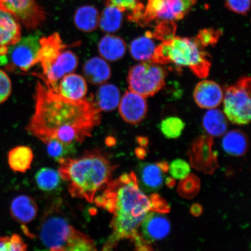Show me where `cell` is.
Here are the masks:
<instances>
[{
	"instance_id": "1",
	"label": "cell",
	"mask_w": 251,
	"mask_h": 251,
	"mask_svg": "<svg viewBox=\"0 0 251 251\" xmlns=\"http://www.w3.org/2000/svg\"><path fill=\"white\" fill-rule=\"evenodd\" d=\"M34 98V112L26 130L45 144L51 139L70 145L82 143L101 122L95 102L65 99L39 81Z\"/></svg>"
},
{
	"instance_id": "2",
	"label": "cell",
	"mask_w": 251,
	"mask_h": 251,
	"mask_svg": "<svg viewBox=\"0 0 251 251\" xmlns=\"http://www.w3.org/2000/svg\"><path fill=\"white\" fill-rule=\"evenodd\" d=\"M93 202L113 215L111 234L103 251L115 249L121 240H133L139 234L138 228L141 223L152 211L150 199L140 189L133 172L110 181Z\"/></svg>"
},
{
	"instance_id": "3",
	"label": "cell",
	"mask_w": 251,
	"mask_h": 251,
	"mask_svg": "<svg viewBox=\"0 0 251 251\" xmlns=\"http://www.w3.org/2000/svg\"><path fill=\"white\" fill-rule=\"evenodd\" d=\"M58 172L68 183L72 197L92 202L96 194L111 180L116 166L101 151H89L76 158L58 160Z\"/></svg>"
},
{
	"instance_id": "4",
	"label": "cell",
	"mask_w": 251,
	"mask_h": 251,
	"mask_svg": "<svg viewBox=\"0 0 251 251\" xmlns=\"http://www.w3.org/2000/svg\"><path fill=\"white\" fill-rule=\"evenodd\" d=\"M61 205L56 201L44 213L39 228V237L44 246L51 251H96L92 238L72 226L65 218Z\"/></svg>"
},
{
	"instance_id": "5",
	"label": "cell",
	"mask_w": 251,
	"mask_h": 251,
	"mask_svg": "<svg viewBox=\"0 0 251 251\" xmlns=\"http://www.w3.org/2000/svg\"><path fill=\"white\" fill-rule=\"evenodd\" d=\"M151 61L159 65L174 64L189 68L200 78L208 76L211 62L197 39L174 37L156 47Z\"/></svg>"
},
{
	"instance_id": "6",
	"label": "cell",
	"mask_w": 251,
	"mask_h": 251,
	"mask_svg": "<svg viewBox=\"0 0 251 251\" xmlns=\"http://www.w3.org/2000/svg\"><path fill=\"white\" fill-rule=\"evenodd\" d=\"M166 72L161 65L143 62L130 69L127 83L130 91L144 97H151L165 85Z\"/></svg>"
},
{
	"instance_id": "7",
	"label": "cell",
	"mask_w": 251,
	"mask_h": 251,
	"mask_svg": "<svg viewBox=\"0 0 251 251\" xmlns=\"http://www.w3.org/2000/svg\"><path fill=\"white\" fill-rule=\"evenodd\" d=\"M225 115L232 124H249L251 121V78L243 77L227 88L224 96Z\"/></svg>"
},
{
	"instance_id": "8",
	"label": "cell",
	"mask_w": 251,
	"mask_h": 251,
	"mask_svg": "<svg viewBox=\"0 0 251 251\" xmlns=\"http://www.w3.org/2000/svg\"><path fill=\"white\" fill-rule=\"evenodd\" d=\"M197 0H147L141 26H148L153 21H178L183 19L196 4Z\"/></svg>"
},
{
	"instance_id": "9",
	"label": "cell",
	"mask_w": 251,
	"mask_h": 251,
	"mask_svg": "<svg viewBox=\"0 0 251 251\" xmlns=\"http://www.w3.org/2000/svg\"><path fill=\"white\" fill-rule=\"evenodd\" d=\"M40 49L39 34H34L20 39L8 47L5 55H0V65H7L11 70L26 72L36 65Z\"/></svg>"
},
{
	"instance_id": "10",
	"label": "cell",
	"mask_w": 251,
	"mask_h": 251,
	"mask_svg": "<svg viewBox=\"0 0 251 251\" xmlns=\"http://www.w3.org/2000/svg\"><path fill=\"white\" fill-rule=\"evenodd\" d=\"M0 9L11 14L27 29H36L47 19L46 12L35 0H0Z\"/></svg>"
},
{
	"instance_id": "11",
	"label": "cell",
	"mask_w": 251,
	"mask_h": 251,
	"mask_svg": "<svg viewBox=\"0 0 251 251\" xmlns=\"http://www.w3.org/2000/svg\"><path fill=\"white\" fill-rule=\"evenodd\" d=\"M212 137L203 135L198 138L188 152L191 165L198 171L212 174L218 168L217 155L213 151Z\"/></svg>"
},
{
	"instance_id": "12",
	"label": "cell",
	"mask_w": 251,
	"mask_h": 251,
	"mask_svg": "<svg viewBox=\"0 0 251 251\" xmlns=\"http://www.w3.org/2000/svg\"><path fill=\"white\" fill-rule=\"evenodd\" d=\"M78 64L77 56L73 52L64 50L45 73L38 76L42 78L47 87L57 93L58 81L76 70Z\"/></svg>"
},
{
	"instance_id": "13",
	"label": "cell",
	"mask_w": 251,
	"mask_h": 251,
	"mask_svg": "<svg viewBox=\"0 0 251 251\" xmlns=\"http://www.w3.org/2000/svg\"><path fill=\"white\" fill-rule=\"evenodd\" d=\"M140 226L141 237L149 244L164 240L171 233V223L164 213L151 211Z\"/></svg>"
},
{
	"instance_id": "14",
	"label": "cell",
	"mask_w": 251,
	"mask_h": 251,
	"mask_svg": "<svg viewBox=\"0 0 251 251\" xmlns=\"http://www.w3.org/2000/svg\"><path fill=\"white\" fill-rule=\"evenodd\" d=\"M118 106L122 119L130 124L140 123L145 118L147 112L145 97L130 90L125 92Z\"/></svg>"
},
{
	"instance_id": "15",
	"label": "cell",
	"mask_w": 251,
	"mask_h": 251,
	"mask_svg": "<svg viewBox=\"0 0 251 251\" xmlns=\"http://www.w3.org/2000/svg\"><path fill=\"white\" fill-rule=\"evenodd\" d=\"M66 47L67 46L63 43L58 33L40 39V49L35 63L36 65L40 64L42 66L43 74L45 73Z\"/></svg>"
},
{
	"instance_id": "16",
	"label": "cell",
	"mask_w": 251,
	"mask_h": 251,
	"mask_svg": "<svg viewBox=\"0 0 251 251\" xmlns=\"http://www.w3.org/2000/svg\"><path fill=\"white\" fill-rule=\"evenodd\" d=\"M221 86L215 81L202 80L197 84L194 91V99L200 108L213 109L218 107L224 99Z\"/></svg>"
},
{
	"instance_id": "17",
	"label": "cell",
	"mask_w": 251,
	"mask_h": 251,
	"mask_svg": "<svg viewBox=\"0 0 251 251\" xmlns=\"http://www.w3.org/2000/svg\"><path fill=\"white\" fill-rule=\"evenodd\" d=\"M137 173V183L143 192H155L164 184V172L157 165L141 162L138 166Z\"/></svg>"
},
{
	"instance_id": "18",
	"label": "cell",
	"mask_w": 251,
	"mask_h": 251,
	"mask_svg": "<svg viewBox=\"0 0 251 251\" xmlns=\"http://www.w3.org/2000/svg\"><path fill=\"white\" fill-rule=\"evenodd\" d=\"M85 78L77 74H70L61 78L57 93L64 98L78 101L84 99L87 93Z\"/></svg>"
},
{
	"instance_id": "19",
	"label": "cell",
	"mask_w": 251,
	"mask_h": 251,
	"mask_svg": "<svg viewBox=\"0 0 251 251\" xmlns=\"http://www.w3.org/2000/svg\"><path fill=\"white\" fill-rule=\"evenodd\" d=\"M10 213L15 221L22 225L27 224L36 218L38 206L31 197L18 196L12 201Z\"/></svg>"
},
{
	"instance_id": "20",
	"label": "cell",
	"mask_w": 251,
	"mask_h": 251,
	"mask_svg": "<svg viewBox=\"0 0 251 251\" xmlns=\"http://www.w3.org/2000/svg\"><path fill=\"white\" fill-rule=\"evenodd\" d=\"M21 38L20 23L8 12L0 9V47H8Z\"/></svg>"
},
{
	"instance_id": "21",
	"label": "cell",
	"mask_w": 251,
	"mask_h": 251,
	"mask_svg": "<svg viewBox=\"0 0 251 251\" xmlns=\"http://www.w3.org/2000/svg\"><path fill=\"white\" fill-rule=\"evenodd\" d=\"M84 77L90 83L99 85L105 83L111 76V69L104 59L94 56L83 65Z\"/></svg>"
},
{
	"instance_id": "22",
	"label": "cell",
	"mask_w": 251,
	"mask_h": 251,
	"mask_svg": "<svg viewBox=\"0 0 251 251\" xmlns=\"http://www.w3.org/2000/svg\"><path fill=\"white\" fill-rule=\"evenodd\" d=\"M98 50L103 59L109 61H117L124 56L126 45L121 37L106 34L100 40Z\"/></svg>"
},
{
	"instance_id": "23",
	"label": "cell",
	"mask_w": 251,
	"mask_h": 251,
	"mask_svg": "<svg viewBox=\"0 0 251 251\" xmlns=\"http://www.w3.org/2000/svg\"><path fill=\"white\" fill-rule=\"evenodd\" d=\"M120 100V91L114 84L103 83L97 91L95 103L101 112L114 111Z\"/></svg>"
},
{
	"instance_id": "24",
	"label": "cell",
	"mask_w": 251,
	"mask_h": 251,
	"mask_svg": "<svg viewBox=\"0 0 251 251\" xmlns=\"http://www.w3.org/2000/svg\"><path fill=\"white\" fill-rule=\"evenodd\" d=\"M34 155L32 150L26 146H19L9 151L8 163L9 168L16 173L26 172L31 168Z\"/></svg>"
},
{
	"instance_id": "25",
	"label": "cell",
	"mask_w": 251,
	"mask_h": 251,
	"mask_svg": "<svg viewBox=\"0 0 251 251\" xmlns=\"http://www.w3.org/2000/svg\"><path fill=\"white\" fill-rule=\"evenodd\" d=\"M100 14L92 5H84L75 12L74 23L78 30L89 33L95 30L99 25Z\"/></svg>"
},
{
	"instance_id": "26",
	"label": "cell",
	"mask_w": 251,
	"mask_h": 251,
	"mask_svg": "<svg viewBox=\"0 0 251 251\" xmlns=\"http://www.w3.org/2000/svg\"><path fill=\"white\" fill-rule=\"evenodd\" d=\"M204 129L212 136L219 137L226 132L228 124L224 113L213 108L206 112L202 119Z\"/></svg>"
},
{
	"instance_id": "27",
	"label": "cell",
	"mask_w": 251,
	"mask_h": 251,
	"mask_svg": "<svg viewBox=\"0 0 251 251\" xmlns=\"http://www.w3.org/2000/svg\"><path fill=\"white\" fill-rule=\"evenodd\" d=\"M222 144L226 152L234 156L244 155L249 148L246 135L239 130L228 131L223 139Z\"/></svg>"
},
{
	"instance_id": "28",
	"label": "cell",
	"mask_w": 251,
	"mask_h": 251,
	"mask_svg": "<svg viewBox=\"0 0 251 251\" xmlns=\"http://www.w3.org/2000/svg\"><path fill=\"white\" fill-rule=\"evenodd\" d=\"M156 49L152 37L146 35L137 37L130 45V52L132 57L137 61H151Z\"/></svg>"
},
{
	"instance_id": "29",
	"label": "cell",
	"mask_w": 251,
	"mask_h": 251,
	"mask_svg": "<svg viewBox=\"0 0 251 251\" xmlns=\"http://www.w3.org/2000/svg\"><path fill=\"white\" fill-rule=\"evenodd\" d=\"M123 12L111 5L106 7L100 15L99 25L103 32L115 33L120 29L123 20Z\"/></svg>"
},
{
	"instance_id": "30",
	"label": "cell",
	"mask_w": 251,
	"mask_h": 251,
	"mask_svg": "<svg viewBox=\"0 0 251 251\" xmlns=\"http://www.w3.org/2000/svg\"><path fill=\"white\" fill-rule=\"evenodd\" d=\"M35 180L40 190L51 191L56 190L59 186L61 177L58 171L55 169L43 168L36 173Z\"/></svg>"
},
{
	"instance_id": "31",
	"label": "cell",
	"mask_w": 251,
	"mask_h": 251,
	"mask_svg": "<svg viewBox=\"0 0 251 251\" xmlns=\"http://www.w3.org/2000/svg\"><path fill=\"white\" fill-rule=\"evenodd\" d=\"M106 4L114 6L123 12L129 11L128 20L136 24L142 17L145 8V6L140 0H108Z\"/></svg>"
},
{
	"instance_id": "32",
	"label": "cell",
	"mask_w": 251,
	"mask_h": 251,
	"mask_svg": "<svg viewBox=\"0 0 251 251\" xmlns=\"http://www.w3.org/2000/svg\"><path fill=\"white\" fill-rule=\"evenodd\" d=\"M184 122L178 117H171L164 119L159 128L164 136L168 139H176L181 136L185 127Z\"/></svg>"
},
{
	"instance_id": "33",
	"label": "cell",
	"mask_w": 251,
	"mask_h": 251,
	"mask_svg": "<svg viewBox=\"0 0 251 251\" xmlns=\"http://www.w3.org/2000/svg\"><path fill=\"white\" fill-rule=\"evenodd\" d=\"M200 190V180L197 176L189 174L181 179L177 188V192L185 199H193Z\"/></svg>"
},
{
	"instance_id": "34",
	"label": "cell",
	"mask_w": 251,
	"mask_h": 251,
	"mask_svg": "<svg viewBox=\"0 0 251 251\" xmlns=\"http://www.w3.org/2000/svg\"><path fill=\"white\" fill-rule=\"evenodd\" d=\"M45 144L48 154L56 161L67 157L75 149V145L65 144L56 139L50 140Z\"/></svg>"
},
{
	"instance_id": "35",
	"label": "cell",
	"mask_w": 251,
	"mask_h": 251,
	"mask_svg": "<svg viewBox=\"0 0 251 251\" xmlns=\"http://www.w3.org/2000/svg\"><path fill=\"white\" fill-rule=\"evenodd\" d=\"M176 25L174 21H164L157 25L154 32L152 33L153 38L165 42L175 37Z\"/></svg>"
},
{
	"instance_id": "36",
	"label": "cell",
	"mask_w": 251,
	"mask_h": 251,
	"mask_svg": "<svg viewBox=\"0 0 251 251\" xmlns=\"http://www.w3.org/2000/svg\"><path fill=\"white\" fill-rule=\"evenodd\" d=\"M221 30H215L212 28H208L201 30L198 34L196 39L202 47H208L215 45L217 43L220 37L222 36Z\"/></svg>"
},
{
	"instance_id": "37",
	"label": "cell",
	"mask_w": 251,
	"mask_h": 251,
	"mask_svg": "<svg viewBox=\"0 0 251 251\" xmlns=\"http://www.w3.org/2000/svg\"><path fill=\"white\" fill-rule=\"evenodd\" d=\"M169 170L173 178L181 180L190 174L191 167L184 160L177 159L171 163Z\"/></svg>"
},
{
	"instance_id": "38",
	"label": "cell",
	"mask_w": 251,
	"mask_h": 251,
	"mask_svg": "<svg viewBox=\"0 0 251 251\" xmlns=\"http://www.w3.org/2000/svg\"><path fill=\"white\" fill-rule=\"evenodd\" d=\"M225 5L235 13L246 15L250 10L251 0H225Z\"/></svg>"
},
{
	"instance_id": "39",
	"label": "cell",
	"mask_w": 251,
	"mask_h": 251,
	"mask_svg": "<svg viewBox=\"0 0 251 251\" xmlns=\"http://www.w3.org/2000/svg\"><path fill=\"white\" fill-rule=\"evenodd\" d=\"M11 90L10 78L4 71L0 70V103L5 102L8 99Z\"/></svg>"
},
{
	"instance_id": "40",
	"label": "cell",
	"mask_w": 251,
	"mask_h": 251,
	"mask_svg": "<svg viewBox=\"0 0 251 251\" xmlns=\"http://www.w3.org/2000/svg\"><path fill=\"white\" fill-rule=\"evenodd\" d=\"M150 199L152 203V211L164 213L170 211L168 204L158 195L153 194Z\"/></svg>"
},
{
	"instance_id": "41",
	"label": "cell",
	"mask_w": 251,
	"mask_h": 251,
	"mask_svg": "<svg viewBox=\"0 0 251 251\" xmlns=\"http://www.w3.org/2000/svg\"><path fill=\"white\" fill-rule=\"evenodd\" d=\"M27 248V245L24 243L20 235L15 234L10 236V249H9V251H26Z\"/></svg>"
},
{
	"instance_id": "42",
	"label": "cell",
	"mask_w": 251,
	"mask_h": 251,
	"mask_svg": "<svg viewBox=\"0 0 251 251\" xmlns=\"http://www.w3.org/2000/svg\"><path fill=\"white\" fill-rule=\"evenodd\" d=\"M10 236L0 237V251H9Z\"/></svg>"
},
{
	"instance_id": "43",
	"label": "cell",
	"mask_w": 251,
	"mask_h": 251,
	"mask_svg": "<svg viewBox=\"0 0 251 251\" xmlns=\"http://www.w3.org/2000/svg\"><path fill=\"white\" fill-rule=\"evenodd\" d=\"M202 211V207L201 205H200V204H194V205L191 207L190 212L191 214L194 216H197V217L201 215Z\"/></svg>"
},
{
	"instance_id": "44",
	"label": "cell",
	"mask_w": 251,
	"mask_h": 251,
	"mask_svg": "<svg viewBox=\"0 0 251 251\" xmlns=\"http://www.w3.org/2000/svg\"><path fill=\"white\" fill-rule=\"evenodd\" d=\"M137 142L139 143L140 145L142 147H146L148 145L149 140L146 137H138L137 138Z\"/></svg>"
},
{
	"instance_id": "45",
	"label": "cell",
	"mask_w": 251,
	"mask_h": 251,
	"mask_svg": "<svg viewBox=\"0 0 251 251\" xmlns=\"http://www.w3.org/2000/svg\"><path fill=\"white\" fill-rule=\"evenodd\" d=\"M136 155L139 157V158L143 159L144 158V157L146 155V152L145 150L143 149H137L136 150Z\"/></svg>"
},
{
	"instance_id": "46",
	"label": "cell",
	"mask_w": 251,
	"mask_h": 251,
	"mask_svg": "<svg viewBox=\"0 0 251 251\" xmlns=\"http://www.w3.org/2000/svg\"><path fill=\"white\" fill-rule=\"evenodd\" d=\"M161 170L164 172H167L169 171V166L167 162H162L157 164Z\"/></svg>"
},
{
	"instance_id": "47",
	"label": "cell",
	"mask_w": 251,
	"mask_h": 251,
	"mask_svg": "<svg viewBox=\"0 0 251 251\" xmlns=\"http://www.w3.org/2000/svg\"><path fill=\"white\" fill-rule=\"evenodd\" d=\"M176 182L174 178L172 177L166 178V184L169 187H173L175 186Z\"/></svg>"
}]
</instances>
